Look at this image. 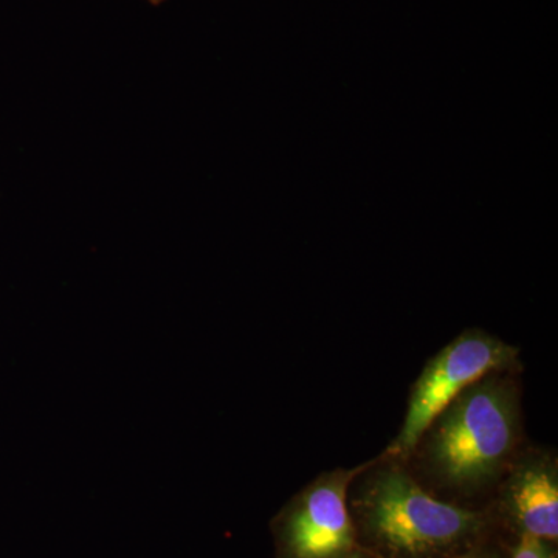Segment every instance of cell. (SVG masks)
<instances>
[{
	"label": "cell",
	"mask_w": 558,
	"mask_h": 558,
	"mask_svg": "<svg viewBox=\"0 0 558 558\" xmlns=\"http://www.w3.org/2000/svg\"><path fill=\"white\" fill-rule=\"evenodd\" d=\"M359 545L379 558H453L487 542L490 513L433 498L398 464L373 470L349 502Z\"/></svg>",
	"instance_id": "cell-1"
},
{
	"label": "cell",
	"mask_w": 558,
	"mask_h": 558,
	"mask_svg": "<svg viewBox=\"0 0 558 558\" xmlns=\"http://www.w3.org/2000/svg\"><path fill=\"white\" fill-rule=\"evenodd\" d=\"M520 438L515 384L488 374L459 392L417 444L433 478L461 494H475L501 475Z\"/></svg>",
	"instance_id": "cell-2"
},
{
	"label": "cell",
	"mask_w": 558,
	"mask_h": 558,
	"mask_svg": "<svg viewBox=\"0 0 558 558\" xmlns=\"http://www.w3.org/2000/svg\"><path fill=\"white\" fill-rule=\"evenodd\" d=\"M509 558H558V553L556 543L532 535H520Z\"/></svg>",
	"instance_id": "cell-6"
},
{
	"label": "cell",
	"mask_w": 558,
	"mask_h": 558,
	"mask_svg": "<svg viewBox=\"0 0 558 558\" xmlns=\"http://www.w3.org/2000/svg\"><path fill=\"white\" fill-rule=\"evenodd\" d=\"M343 558H379L377 556H374L373 553H369V550H366L365 548H360L355 550V553L349 554L348 557Z\"/></svg>",
	"instance_id": "cell-8"
},
{
	"label": "cell",
	"mask_w": 558,
	"mask_h": 558,
	"mask_svg": "<svg viewBox=\"0 0 558 558\" xmlns=\"http://www.w3.org/2000/svg\"><path fill=\"white\" fill-rule=\"evenodd\" d=\"M519 349L473 329L429 359L411 391L409 411L388 454L403 458L417 447L433 418L476 380L515 368Z\"/></svg>",
	"instance_id": "cell-3"
},
{
	"label": "cell",
	"mask_w": 558,
	"mask_h": 558,
	"mask_svg": "<svg viewBox=\"0 0 558 558\" xmlns=\"http://www.w3.org/2000/svg\"><path fill=\"white\" fill-rule=\"evenodd\" d=\"M453 558H506L502 557V554L499 553L497 548L488 545V543H483V545L475 546V548L469 549L468 553L459 554V556Z\"/></svg>",
	"instance_id": "cell-7"
},
{
	"label": "cell",
	"mask_w": 558,
	"mask_h": 558,
	"mask_svg": "<svg viewBox=\"0 0 558 558\" xmlns=\"http://www.w3.org/2000/svg\"><path fill=\"white\" fill-rule=\"evenodd\" d=\"M373 464L325 473L301 490L271 524L278 558H343L362 548L348 492Z\"/></svg>",
	"instance_id": "cell-4"
},
{
	"label": "cell",
	"mask_w": 558,
	"mask_h": 558,
	"mask_svg": "<svg viewBox=\"0 0 558 558\" xmlns=\"http://www.w3.org/2000/svg\"><path fill=\"white\" fill-rule=\"evenodd\" d=\"M499 513L517 535L557 543L558 473L549 454H526L499 490Z\"/></svg>",
	"instance_id": "cell-5"
}]
</instances>
